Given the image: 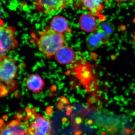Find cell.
I'll list each match as a JSON object with an SVG mask.
<instances>
[{
	"label": "cell",
	"mask_w": 135,
	"mask_h": 135,
	"mask_svg": "<svg viewBox=\"0 0 135 135\" xmlns=\"http://www.w3.org/2000/svg\"><path fill=\"white\" fill-rule=\"evenodd\" d=\"M66 38L64 35L58 33L47 26L40 32L36 38V45L42 54L47 59L54 56L57 51L65 45Z\"/></svg>",
	"instance_id": "obj_1"
},
{
	"label": "cell",
	"mask_w": 135,
	"mask_h": 135,
	"mask_svg": "<svg viewBox=\"0 0 135 135\" xmlns=\"http://www.w3.org/2000/svg\"><path fill=\"white\" fill-rule=\"evenodd\" d=\"M18 67L15 60L5 55L0 59V94L6 95L16 87Z\"/></svg>",
	"instance_id": "obj_2"
},
{
	"label": "cell",
	"mask_w": 135,
	"mask_h": 135,
	"mask_svg": "<svg viewBox=\"0 0 135 135\" xmlns=\"http://www.w3.org/2000/svg\"><path fill=\"white\" fill-rule=\"evenodd\" d=\"M25 112L30 135H52V124L49 118L37 113L35 110L28 107L26 108Z\"/></svg>",
	"instance_id": "obj_3"
},
{
	"label": "cell",
	"mask_w": 135,
	"mask_h": 135,
	"mask_svg": "<svg viewBox=\"0 0 135 135\" xmlns=\"http://www.w3.org/2000/svg\"><path fill=\"white\" fill-rule=\"evenodd\" d=\"M114 28L112 25L107 22L98 26L97 28L90 33L86 38V43L88 49L90 50H95L103 45L108 44L114 30Z\"/></svg>",
	"instance_id": "obj_4"
},
{
	"label": "cell",
	"mask_w": 135,
	"mask_h": 135,
	"mask_svg": "<svg viewBox=\"0 0 135 135\" xmlns=\"http://www.w3.org/2000/svg\"><path fill=\"white\" fill-rule=\"evenodd\" d=\"M28 121L26 117L18 115L6 120V117L0 118V135H30Z\"/></svg>",
	"instance_id": "obj_5"
},
{
	"label": "cell",
	"mask_w": 135,
	"mask_h": 135,
	"mask_svg": "<svg viewBox=\"0 0 135 135\" xmlns=\"http://www.w3.org/2000/svg\"><path fill=\"white\" fill-rule=\"evenodd\" d=\"M15 31L13 27H5L4 22L0 18V57L6 55L8 52L17 47L18 43Z\"/></svg>",
	"instance_id": "obj_6"
},
{
	"label": "cell",
	"mask_w": 135,
	"mask_h": 135,
	"mask_svg": "<svg viewBox=\"0 0 135 135\" xmlns=\"http://www.w3.org/2000/svg\"><path fill=\"white\" fill-rule=\"evenodd\" d=\"M71 1L66 0H39L34 2L36 10L45 15H54L65 9Z\"/></svg>",
	"instance_id": "obj_7"
},
{
	"label": "cell",
	"mask_w": 135,
	"mask_h": 135,
	"mask_svg": "<svg viewBox=\"0 0 135 135\" xmlns=\"http://www.w3.org/2000/svg\"><path fill=\"white\" fill-rule=\"evenodd\" d=\"M73 6L78 9L88 11L95 16H99L104 9L103 1L96 0L72 1Z\"/></svg>",
	"instance_id": "obj_8"
},
{
	"label": "cell",
	"mask_w": 135,
	"mask_h": 135,
	"mask_svg": "<svg viewBox=\"0 0 135 135\" xmlns=\"http://www.w3.org/2000/svg\"><path fill=\"white\" fill-rule=\"evenodd\" d=\"M54 56L58 64L65 65L69 64L74 60L75 53L72 48L65 45L58 50Z\"/></svg>",
	"instance_id": "obj_9"
},
{
	"label": "cell",
	"mask_w": 135,
	"mask_h": 135,
	"mask_svg": "<svg viewBox=\"0 0 135 135\" xmlns=\"http://www.w3.org/2000/svg\"><path fill=\"white\" fill-rule=\"evenodd\" d=\"M79 23L82 31L90 33L94 31L98 26L96 17L89 12L81 15Z\"/></svg>",
	"instance_id": "obj_10"
},
{
	"label": "cell",
	"mask_w": 135,
	"mask_h": 135,
	"mask_svg": "<svg viewBox=\"0 0 135 135\" xmlns=\"http://www.w3.org/2000/svg\"><path fill=\"white\" fill-rule=\"evenodd\" d=\"M49 26L55 31L64 35L65 33L71 32V29L69 26L67 20L62 16H54L51 20Z\"/></svg>",
	"instance_id": "obj_11"
},
{
	"label": "cell",
	"mask_w": 135,
	"mask_h": 135,
	"mask_svg": "<svg viewBox=\"0 0 135 135\" xmlns=\"http://www.w3.org/2000/svg\"><path fill=\"white\" fill-rule=\"evenodd\" d=\"M27 88L34 94H39L44 88L45 82L40 75L33 74L28 76L25 81Z\"/></svg>",
	"instance_id": "obj_12"
},
{
	"label": "cell",
	"mask_w": 135,
	"mask_h": 135,
	"mask_svg": "<svg viewBox=\"0 0 135 135\" xmlns=\"http://www.w3.org/2000/svg\"><path fill=\"white\" fill-rule=\"evenodd\" d=\"M133 40H134V41L135 42V31L134 32V36H133Z\"/></svg>",
	"instance_id": "obj_13"
},
{
	"label": "cell",
	"mask_w": 135,
	"mask_h": 135,
	"mask_svg": "<svg viewBox=\"0 0 135 135\" xmlns=\"http://www.w3.org/2000/svg\"><path fill=\"white\" fill-rule=\"evenodd\" d=\"M134 5H135V1H134Z\"/></svg>",
	"instance_id": "obj_14"
},
{
	"label": "cell",
	"mask_w": 135,
	"mask_h": 135,
	"mask_svg": "<svg viewBox=\"0 0 135 135\" xmlns=\"http://www.w3.org/2000/svg\"><path fill=\"white\" fill-rule=\"evenodd\" d=\"M1 9H0V15H1Z\"/></svg>",
	"instance_id": "obj_15"
}]
</instances>
